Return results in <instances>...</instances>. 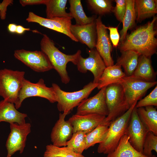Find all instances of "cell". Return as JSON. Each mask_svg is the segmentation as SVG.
<instances>
[{"instance_id":"obj_1","label":"cell","mask_w":157,"mask_h":157,"mask_svg":"<svg viewBox=\"0 0 157 157\" xmlns=\"http://www.w3.org/2000/svg\"><path fill=\"white\" fill-rule=\"evenodd\" d=\"M157 17L154 16L151 21L138 27L131 33L126 35L124 40L120 43L119 48L120 52L132 51L150 58L156 53L157 40L155 37L157 30L155 24Z\"/></svg>"},{"instance_id":"obj_2","label":"cell","mask_w":157,"mask_h":157,"mask_svg":"<svg viewBox=\"0 0 157 157\" xmlns=\"http://www.w3.org/2000/svg\"><path fill=\"white\" fill-rule=\"evenodd\" d=\"M40 42L41 51L47 56L53 69H55L60 77L62 82L67 84L70 81L66 70L67 65L69 62L76 65L81 51L78 50L74 54L67 55L63 53L56 47L54 42L46 34H43Z\"/></svg>"},{"instance_id":"obj_3","label":"cell","mask_w":157,"mask_h":157,"mask_svg":"<svg viewBox=\"0 0 157 157\" xmlns=\"http://www.w3.org/2000/svg\"><path fill=\"white\" fill-rule=\"evenodd\" d=\"M137 102L110 124L104 139L99 143L97 149L98 153L107 154L115 150L125 134L132 112Z\"/></svg>"},{"instance_id":"obj_4","label":"cell","mask_w":157,"mask_h":157,"mask_svg":"<svg viewBox=\"0 0 157 157\" xmlns=\"http://www.w3.org/2000/svg\"><path fill=\"white\" fill-rule=\"evenodd\" d=\"M98 85V83L91 82L85 85L82 89L73 92H67L62 90L57 84L52 83V87L55 92L57 102L58 109L60 112L69 114L74 108L88 98Z\"/></svg>"},{"instance_id":"obj_5","label":"cell","mask_w":157,"mask_h":157,"mask_svg":"<svg viewBox=\"0 0 157 157\" xmlns=\"http://www.w3.org/2000/svg\"><path fill=\"white\" fill-rule=\"evenodd\" d=\"M105 97L109 113L102 124L109 126L113 121L124 113L129 108L126 103L122 86L119 83L106 87Z\"/></svg>"},{"instance_id":"obj_6","label":"cell","mask_w":157,"mask_h":157,"mask_svg":"<svg viewBox=\"0 0 157 157\" xmlns=\"http://www.w3.org/2000/svg\"><path fill=\"white\" fill-rule=\"evenodd\" d=\"M25 72L8 69L0 70V96L3 99L17 103Z\"/></svg>"},{"instance_id":"obj_7","label":"cell","mask_w":157,"mask_h":157,"mask_svg":"<svg viewBox=\"0 0 157 157\" xmlns=\"http://www.w3.org/2000/svg\"><path fill=\"white\" fill-rule=\"evenodd\" d=\"M39 97L45 98L51 103L56 102V94L52 87H47L42 78L36 83H33L24 78L19 93L17 101L15 105L17 109L20 108L23 101L31 97Z\"/></svg>"},{"instance_id":"obj_8","label":"cell","mask_w":157,"mask_h":157,"mask_svg":"<svg viewBox=\"0 0 157 157\" xmlns=\"http://www.w3.org/2000/svg\"><path fill=\"white\" fill-rule=\"evenodd\" d=\"M157 81L148 82L131 76H125L120 83L123 88L125 100L130 108L141 99L148 89L157 84Z\"/></svg>"},{"instance_id":"obj_9","label":"cell","mask_w":157,"mask_h":157,"mask_svg":"<svg viewBox=\"0 0 157 157\" xmlns=\"http://www.w3.org/2000/svg\"><path fill=\"white\" fill-rule=\"evenodd\" d=\"M30 123L19 124H10V132L7 139L6 147L7 151L6 157H11L16 152L23 153L25 147L28 135L31 132Z\"/></svg>"},{"instance_id":"obj_10","label":"cell","mask_w":157,"mask_h":157,"mask_svg":"<svg viewBox=\"0 0 157 157\" xmlns=\"http://www.w3.org/2000/svg\"><path fill=\"white\" fill-rule=\"evenodd\" d=\"M14 56L35 72H44L53 69L47 56L42 51L18 49L14 51Z\"/></svg>"},{"instance_id":"obj_11","label":"cell","mask_w":157,"mask_h":157,"mask_svg":"<svg viewBox=\"0 0 157 157\" xmlns=\"http://www.w3.org/2000/svg\"><path fill=\"white\" fill-rule=\"evenodd\" d=\"M72 17H55L48 19L40 17L32 12L28 13L26 20L28 22H35L56 31L64 34L72 40L78 42L72 34L70 27L72 24Z\"/></svg>"},{"instance_id":"obj_12","label":"cell","mask_w":157,"mask_h":157,"mask_svg":"<svg viewBox=\"0 0 157 157\" xmlns=\"http://www.w3.org/2000/svg\"><path fill=\"white\" fill-rule=\"evenodd\" d=\"M149 131L140 119L135 106L132 112L125 134L129 137V142L137 151L143 153V143Z\"/></svg>"},{"instance_id":"obj_13","label":"cell","mask_w":157,"mask_h":157,"mask_svg":"<svg viewBox=\"0 0 157 157\" xmlns=\"http://www.w3.org/2000/svg\"><path fill=\"white\" fill-rule=\"evenodd\" d=\"M89 56L83 58L81 55L79 56L76 65L78 70L82 73L88 71L91 72L94 76L93 82L98 83L99 80L106 67L102 58L95 48L88 51Z\"/></svg>"},{"instance_id":"obj_14","label":"cell","mask_w":157,"mask_h":157,"mask_svg":"<svg viewBox=\"0 0 157 157\" xmlns=\"http://www.w3.org/2000/svg\"><path fill=\"white\" fill-rule=\"evenodd\" d=\"M106 87L100 89L94 96L83 101L78 106L76 114L79 115L97 114L108 116L109 112L106 101Z\"/></svg>"},{"instance_id":"obj_15","label":"cell","mask_w":157,"mask_h":157,"mask_svg":"<svg viewBox=\"0 0 157 157\" xmlns=\"http://www.w3.org/2000/svg\"><path fill=\"white\" fill-rule=\"evenodd\" d=\"M97 39L95 48L102 58L106 67L114 65L111 56L112 50L107 29L102 22L100 16L95 19Z\"/></svg>"},{"instance_id":"obj_16","label":"cell","mask_w":157,"mask_h":157,"mask_svg":"<svg viewBox=\"0 0 157 157\" xmlns=\"http://www.w3.org/2000/svg\"><path fill=\"white\" fill-rule=\"evenodd\" d=\"M67 115L60 113L58 120L52 128L51 134V140L53 145L59 147H66L67 141L73 134V128L68 120L65 119Z\"/></svg>"},{"instance_id":"obj_17","label":"cell","mask_w":157,"mask_h":157,"mask_svg":"<svg viewBox=\"0 0 157 157\" xmlns=\"http://www.w3.org/2000/svg\"><path fill=\"white\" fill-rule=\"evenodd\" d=\"M106 116L97 114L79 115L76 114L70 117L68 121L73 128V133L81 131L87 134L98 125L102 124Z\"/></svg>"},{"instance_id":"obj_18","label":"cell","mask_w":157,"mask_h":157,"mask_svg":"<svg viewBox=\"0 0 157 157\" xmlns=\"http://www.w3.org/2000/svg\"><path fill=\"white\" fill-rule=\"evenodd\" d=\"M70 30L78 42L86 44L90 49L95 47L97 39L95 20L83 25L72 24Z\"/></svg>"},{"instance_id":"obj_19","label":"cell","mask_w":157,"mask_h":157,"mask_svg":"<svg viewBox=\"0 0 157 157\" xmlns=\"http://www.w3.org/2000/svg\"><path fill=\"white\" fill-rule=\"evenodd\" d=\"M27 117L26 114L18 111L13 103L4 99L0 101V123L4 122L10 124H23L26 123Z\"/></svg>"},{"instance_id":"obj_20","label":"cell","mask_w":157,"mask_h":157,"mask_svg":"<svg viewBox=\"0 0 157 157\" xmlns=\"http://www.w3.org/2000/svg\"><path fill=\"white\" fill-rule=\"evenodd\" d=\"M156 73L151 65V58L140 56L137 66L130 76L148 82L156 81Z\"/></svg>"},{"instance_id":"obj_21","label":"cell","mask_w":157,"mask_h":157,"mask_svg":"<svg viewBox=\"0 0 157 157\" xmlns=\"http://www.w3.org/2000/svg\"><path fill=\"white\" fill-rule=\"evenodd\" d=\"M121 67L115 64L106 67L99 80L98 89L100 90L111 84L119 83L126 76Z\"/></svg>"},{"instance_id":"obj_22","label":"cell","mask_w":157,"mask_h":157,"mask_svg":"<svg viewBox=\"0 0 157 157\" xmlns=\"http://www.w3.org/2000/svg\"><path fill=\"white\" fill-rule=\"evenodd\" d=\"M134 7L136 20L141 22L143 20L154 17L157 13V1L156 0H135Z\"/></svg>"},{"instance_id":"obj_23","label":"cell","mask_w":157,"mask_h":157,"mask_svg":"<svg viewBox=\"0 0 157 157\" xmlns=\"http://www.w3.org/2000/svg\"><path fill=\"white\" fill-rule=\"evenodd\" d=\"M141 121L150 131L157 135V111L152 106L137 108Z\"/></svg>"},{"instance_id":"obj_24","label":"cell","mask_w":157,"mask_h":157,"mask_svg":"<svg viewBox=\"0 0 157 157\" xmlns=\"http://www.w3.org/2000/svg\"><path fill=\"white\" fill-rule=\"evenodd\" d=\"M129 138L124 134L121 138L117 146L106 157H149L137 151L129 141Z\"/></svg>"},{"instance_id":"obj_25","label":"cell","mask_w":157,"mask_h":157,"mask_svg":"<svg viewBox=\"0 0 157 157\" xmlns=\"http://www.w3.org/2000/svg\"><path fill=\"white\" fill-rule=\"evenodd\" d=\"M121 52V55L117 59L115 65L123 67L126 76H130L137 67L140 55L131 50Z\"/></svg>"},{"instance_id":"obj_26","label":"cell","mask_w":157,"mask_h":157,"mask_svg":"<svg viewBox=\"0 0 157 157\" xmlns=\"http://www.w3.org/2000/svg\"><path fill=\"white\" fill-rule=\"evenodd\" d=\"M68 1L70 5L69 13L71 17L75 19L76 24L81 25L89 24L97 18L94 15L88 17L86 15L80 0H69Z\"/></svg>"},{"instance_id":"obj_27","label":"cell","mask_w":157,"mask_h":157,"mask_svg":"<svg viewBox=\"0 0 157 157\" xmlns=\"http://www.w3.org/2000/svg\"><path fill=\"white\" fill-rule=\"evenodd\" d=\"M67 0H46V18L55 17H72L66 11Z\"/></svg>"},{"instance_id":"obj_28","label":"cell","mask_w":157,"mask_h":157,"mask_svg":"<svg viewBox=\"0 0 157 157\" xmlns=\"http://www.w3.org/2000/svg\"><path fill=\"white\" fill-rule=\"evenodd\" d=\"M126 10L122 22V28L120 32V43L124 40L128 30L134 26L136 20L134 0H126Z\"/></svg>"},{"instance_id":"obj_29","label":"cell","mask_w":157,"mask_h":157,"mask_svg":"<svg viewBox=\"0 0 157 157\" xmlns=\"http://www.w3.org/2000/svg\"><path fill=\"white\" fill-rule=\"evenodd\" d=\"M43 157H85L74 152L67 146L59 147L50 144L46 146Z\"/></svg>"},{"instance_id":"obj_30","label":"cell","mask_w":157,"mask_h":157,"mask_svg":"<svg viewBox=\"0 0 157 157\" xmlns=\"http://www.w3.org/2000/svg\"><path fill=\"white\" fill-rule=\"evenodd\" d=\"M108 126L103 124L98 125L91 132L86 134V150L96 144L101 142L104 139Z\"/></svg>"},{"instance_id":"obj_31","label":"cell","mask_w":157,"mask_h":157,"mask_svg":"<svg viewBox=\"0 0 157 157\" xmlns=\"http://www.w3.org/2000/svg\"><path fill=\"white\" fill-rule=\"evenodd\" d=\"M86 134L81 131L73 133L70 139L67 141L66 146L74 152L82 154L86 150Z\"/></svg>"},{"instance_id":"obj_32","label":"cell","mask_w":157,"mask_h":157,"mask_svg":"<svg viewBox=\"0 0 157 157\" xmlns=\"http://www.w3.org/2000/svg\"><path fill=\"white\" fill-rule=\"evenodd\" d=\"M90 9L95 13L103 15L113 11L112 1L110 0H88L86 1Z\"/></svg>"},{"instance_id":"obj_33","label":"cell","mask_w":157,"mask_h":157,"mask_svg":"<svg viewBox=\"0 0 157 157\" xmlns=\"http://www.w3.org/2000/svg\"><path fill=\"white\" fill-rule=\"evenodd\" d=\"M152 150L157 153V135L149 131L143 143L142 153L146 156L152 157Z\"/></svg>"},{"instance_id":"obj_34","label":"cell","mask_w":157,"mask_h":157,"mask_svg":"<svg viewBox=\"0 0 157 157\" xmlns=\"http://www.w3.org/2000/svg\"><path fill=\"white\" fill-rule=\"evenodd\" d=\"M148 106H157V86L147 96L137 102L136 108Z\"/></svg>"},{"instance_id":"obj_35","label":"cell","mask_w":157,"mask_h":157,"mask_svg":"<svg viewBox=\"0 0 157 157\" xmlns=\"http://www.w3.org/2000/svg\"><path fill=\"white\" fill-rule=\"evenodd\" d=\"M116 6L113 11L117 20L122 22L126 10V0H116Z\"/></svg>"},{"instance_id":"obj_36","label":"cell","mask_w":157,"mask_h":157,"mask_svg":"<svg viewBox=\"0 0 157 157\" xmlns=\"http://www.w3.org/2000/svg\"><path fill=\"white\" fill-rule=\"evenodd\" d=\"M106 28L110 31V39L113 47L118 46L120 40V35L118 31V27H106Z\"/></svg>"},{"instance_id":"obj_37","label":"cell","mask_w":157,"mask_h":157,"mask_svg":"<svg viewBox=\"0 0 157 157\" xmlns=\"http://www.w3.org/2000/svg\"><path fill=\"white\" fill-rule=\"evenodd\" d=\"M13 2L12 0H4L0 3V17L2 20L5 19L7 7L13 4Z\"/></svg>"},{"instance_id":"obj_38","label":"cell","mask_w":157,"mask_h":157,"mask_svg":"<svg viewBox=\"0 0 157 157\" xmlns=\"http://www.w3.org/2000/svg\"><path fill=\"white\" fill-rule=\"evenodd\" d=\"M46 0H20L19 1L20 4L22 6L27 5L45 4Z\"/></svg>"},{"instance_id":"obj_39","label":"cell","mask_w":157,"mask_h":157,"mask_svg":"<svg viewBox=\"0 0 157 157\" xmlns=\"http://www.w3.org/2000/svg\"><path fill=\"white\" fill-rule=\"evenodd\" d=\"M31 30L29 28H26L21 25H18L17 26L16 33L18 34H21L26 31Z\"/></svg>"},{"instance_id":"obj_40","label":"cell","mask_w":157,"mask_h":157,"mask_svg":"<svg viewBox=\"0 0 157 157\" xmlns=\"http://www.w3.org/2000/svg\"><path fill=\"white\" fill-rule=\"evenodd\" d=\"M17 26L14 24H10L8 26V29L9 32L11 33L16 32Z\"/></svg>"},{"instance_id":"obj_41","label":"cell","mask_w":157,"mask_h":157,"mask_svg":"<svg viewBox=\"0 0 157 157\" xmlns=\"http://www.w3.org/2000/svg\"><path fill=\"white\" fill-rule=\"evenodd\" d=\"M152 157H156V156L155 155H153Z\"/></svg>"}]
</instances>
